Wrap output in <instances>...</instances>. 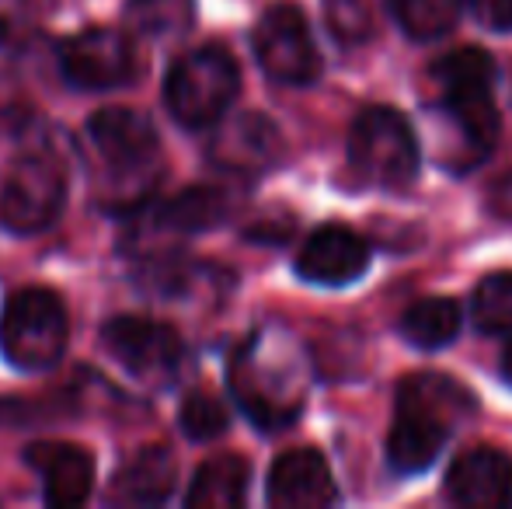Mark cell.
<instances>
[{
  "instance_id": "30bf717a",
  "label": "cell",
  "mask_w": 512,
  "mask_h": 509,
  "mask_svg": "<svg viewBox=\"0 0 512 509\" xmlns=\"http://www.w3.org/2000/svg\"><path fill=\"white\" fill-rule=\"evenodd\" d=\"M105 349L129 370L133 377L143 381H161L171 377L182 363V339L171 325L150 318H133V314H122L112 318L102 328Z\"/></svg>"
},
{
  "instance_id": "7402d4cb",
  "label": "cell",
  "mask_w": 512,
  "mask_h": 509,
  "mask_svg": "<svg viewBox=\"0 0 512 509\" xmlns=\"http://www.w3.org/2000/svg\"><path fill=\"white\" fill-rule=\"evenodd\" d=\"M387 7L411 39H439L460 14V0H387Z\"/></svg>"
},
{
  "instance_id": "7a4b0ae2",
  "label": "cell",
  "mask_w": 512,
  "mask_h": 509,
  "mask_svg": "<svg viewBox=\"0 0 512 509\" xmlns=\"http://www.w3.org/2000/svg\"><path fill=\"white\" fill-rule=\"evenodd\" d=\"M230 387L237 405L255 426L283 429L304 408L307 370L293 339L279 332H258L234 356Z\"/></svg>"
},
{
  "instance_id": "6da1fadb",
  "label": "cell",
  "mask_w": 512,
  "mask_h": 509,
  "mask_svg": "<svg viewBox=\"0 0 512 509\" xmlns=\"http://www.w3.org/2000/svg\"><path fill=\"white\" fill-rule=\"evenodd\" d=\"M439 88V112L450 129V168H471L485 161L499 136L492 84L495 60L485 49H453L432 67Z\"/></svg>"
},
{
  "instance_id": "603a6c76",
  "label": "cell",
  "mask_w": 512,
  "mask_h": 509,
  "mask_svg": "<svg viewBox=\"0 0 512 509\" xmlns=\"http://www.w3.org/2000/svg\"><path fill=\"white\" fill-rule=\"evenodd\" d=\"M471 318L485 335H512V272H492L478 283Z\"/></svg>"
},
{
  "instance_id": "ac0fdd59",
  "label": "cell",
  "mask_w": 512,
  "mask_h": 509,
  "mask_svg": "<svg viewBox=\"0 0 512 509\" xmlns=\"http://www.w3.org/2000/svg\"><path fill=\"white\" fill-rule=\"evenodd\" d=\"M251 468L244 457L237 454H220L213 461H206L192 478V489L185 496V506L192 509H234L244 503L248 492Z\"/></svg>"
},
{
  "instance_id": "ba28073f",
  "label": "cell",
  "mask_w": 512,
  "mask_h": 509,
  "mask_svg": "<svg viewBox=\"0 0 512 509\" xmlns=\"http://www.w3.org/2000/svg\"><path fill=\"white\" fill-rule=\"evenodd\" d=\"M251 46L262 70L279 84H310L321 74L314 35L297 4H272L258 18Z\"/></svg>"
},
{
  "instance_id": "4316f807",
  "label": "cell",
  "mask_w": 512,
  "mask_h": 509,
  "mask_svg": "<svg viewBox=\"0 0 512 509\" xmlns=\"http://www.w3.org/2000/svg\"><path fill=\"white\" fill-rule=\"evenodd\" d=\"M492 206L499 213H506V217H512V175L499 185V189H495V203Z\"/></svg>"
},
{
  "instance_id": "484cf974",
  "label": "cell",
  "mask_w": 512,
  "mask_h": 509,
  "mask_svg": "<svg viewBox=\"0 0 512 509\" xmlns=\"http://www.w3.org/2000/svg\"><path fill=\"white\" fill-rule=\"evenodd\" d=\"M467 7L485 28H495V32L512 28V0H467Z\"/></svg>"
},
{
  "instance_id": "8fae6325",
  "label": "cell",
  "mask_w": 512,
  "mask_h": 509,
  "mask_svg": "<svg viewBox=\"0 0 512 509\" xmlns=\"http://www.w3.org/2000/svg\"><path fill=\"white\" fill-rule=\"evenodd\" d=\"M366 265H370L366 241L342 224L317 227L297 255L300 279H307L314 286H345L363 276Z\"/></svg>"
},
{
  "instance_id": "7c38bea8",
  "label": "cell",
  "mask_w": 512,
  "mask_h": 509,
  "mask_svg": "<svg viewBox=\"0 0 512 509\" xmlns=\"http://www.w3.org/2000/svg\"><path fill=\"white\" fill-rule=\"evenodd\" d=\"M25 461L42 475V492L49 506H81L95 485V457L77 443L42 440L25 450Z\"/></svg>"
},
{
  "instance_id": "9a60e30c",
  "label": "cell",
  "mask_w": 512,
  "mask_h": 509,
  "mask_svg": "<svg viewBox=\"0 0 512 509\" xmlns=\"http://www.w3.org/2000/svg\"><path fill=\"white\" fill-rule=\"evenodd\" d=\"M335 499V478L317 450H290L272 464L269 503L276 509H324Z\"/></svg>"
},
{
  "instance_id": "ffe728a7",
  "label": "cell",
  "mask_w": 512,
  "mask_h": 509,
  "mask_svg": "<svg viewBox=\"0 0 512 509\" xmlns=\"http://www.w3.org/2000/svg\"><path fill=\"white\" fill-rule=\"evenodd\" d=\"M460 332V307L446 297H422L401 314V335L418 349H443Z\"/></svg>"
},
{
  "instance_id": "9c48e42d",
  "label": "cell",
  "mask_w": 512,
  "mask_h": 509,
  "mask_svg": "<svg viewBox=\"0 0 512 509\" xmlns=\"http://www.w3.org/2000/svg\"><path fill=\"white\" fill-rule=\"evenodd\" d=\"M60 70L74 88L115 91L140 74V60L126 32L115 28H84L60 46Z\"/></svg>"
},
{
  "instance_id": "5bb4252c",
  "label": "cell",
  "mask_w": 512,
  "mask_h": 509,
  "mask_svg": "<svg viewBox=\"0 0 512 509\" xmlns=\"http://www.w3.org/2000/svg\"><path fill=\"white\" fill-rule=\"evenodd\" d=\"M279 150H283L279 129L255 112H244V116L223 123L209 143L213 164H220L223 171H234V175H258V171L272 168Z\"/></svg>"
},
{
  "instance_id": "44dd1931",
  "label": "cell",
  "mask_w": 512,
  "mask_h": 509,
  "mask_svg": "<svg viewBox=\"0 0 512 509\" xmlns=\"http://www.w3.org/2000/svg\"><path fill=\"white\" fill-rule=\"evenodd\" d=\"M126 21L147 39H178L196 25V0H129Z\"/></svg>"
},
{
  "instance_id": "e0dca14e",
  "label": "cell",
  "mask_w": 512,
  "mask_h": 509,
  "mask_svg": "<svg viewBox=\"0 0 512 509\" xmlns=\"http://www.w3.org/2000/svg\"><path fill=\"white\" fill-rule=\"evenodd\" d=\"M175 457L168 454V447H143L129 457L119 468V475L112 478V499L126 506H157L168 503V496L175 492Z\"/></svg>"
},
{
  "instance_id": "4fadbf2b",
  "label": "cell",
  "mask_w": 512,
  "mask_h": 509,
  "mask_svg": "<svg viewBox=\"0 0 512 509\" xmlns=\"http://www.w3.org/2000/svg\"><path fill=\"white\" fill-rule=\"evenodd\" d=\"M446 492L467 509H506L512 506V457L492 447L464 454L446 475Z\"/></svg>"
},
{
  "instance_id": "d6986e66",
  "label": "cell",
  "mask_w": 512,
  "mask_h": 509,
  "mask_svg": "<svg viewBox=\"0 0 512 509\" xmlns=\"http://www.w3.org/2000/svg\"><path fill=\"white\" fill-rule=\"evenodd\" d=\"M227 196L220 189L209 185H192V189L178 192L171 203H164L157 210V227L161 231H178V234H199L213 231L216 224L227 220Z\"/></svg>"
},
{
  "instance_id": "f1b7e54d",
  "label": "cell",
  "mask_w": 512,
  "mask_h": 509,
  "mask_svg": "<svg viewBox=\"0 0 512 509\" xmlns=\"http://www.w3.org/2000/svg\"><path fill=\"white\" fill-rule=\"evenodd\" d=\"M0 35H4V25H0Z\"/></svg>"
},
{
  "instance_id": "d4e9b609",
  "label": "cell",
  "mask_w": 512,
  "mask_h": 509,
  "mask_svg": "<svg viewBox=\"0 0 512 509\" xmlns=\"http://www.w3.org/2000/svg\"><path fill=\"white\" fill-rule=\"evenodd\" d=\"M178 422H182V433L189 436V440H216V436L227 429L230 415L216 394L192 391V394H185Z\"/></svg>"
},
{
  "instance_id": "83f0119b",
  "label": "cell",
  "mask_w": 512,
  "mask_h": 509,
  "mask_svg": "<svg viewBox=\"0 0 512 509\" xmlns=\"http://www.w3.org/2000/svg\"><path fill=\"white\" fill-rule=\"evenodd\" d=\"M502 374H506V381L512 384V342H509L506 356H502Z\"/></svg>"
},
{
  "instance_id": "3957f363",
  "label": "cell",
  "mask_w": 512,
  "mask_h": 509,
  "mask_svg": "<svg viewBox=\"0 0 512 509\" xmlns=\"http://www.w3.org/2000/svg\"><path fill=\"white\" fill-rule=\"evenodd\" d=\"M88 136L95 143L108 171V199L112 203L136 206L147 199L157 185V164H161V140L147 116L136 109H102L91 116Z\"/></svg>"
},
{
  "instance_id": "cb8c5ba5",
  "label": "cell",
  "mask_w": 512,
  "mask_h": 509,
  "mask_svg": "<svg viewBox=\"0 0 512 509\" xmlns=\"http://www.w3.org/2000/svg\"><path fill=\"white\" fill-rule=\"evenodd\" d=\"M324 25L342 46H363L373 35L370 0H324Z\"/></svg>"
},
{
  "instance_id": "8992f818",
  "label": "cell",
  "mask_w": 512,
  "mask_h": 509,
  "mask_svg": "<svg viewBox=\"0 0 512 509\" xmlns=\"http://www.w3.org/2000/svg\"><path fill=\"white\" fill-rule=\"evenodd\" d=\"M349 161L359 178L380 189H405L418 171V140L408 119L387 105H373L352 123Z\"/></svg>"
},
{
  "instance_id": "52a82bcc",
  "label": "cell",
  "mask_w": 512,
  "mask_h": 509,
  "mask_svg": "<svg viewBox=\"0 0 512 509\" xmlns=\"http://www.w3.org/2000/svg\"><path fill=\"white\" fill-rule=\"evenodd\" d=\"M67 199L63 168L46 154H25L0 182V227L11 234H42L56 224Z\"/></svg>"
},
{
  "instance_id": "277c9868",
  "label": "cell",
  "mask_w": 512,
  "mask_h": 509,
  "mask_svg": "<svg viewBox=\"0 0 512 509\" xmlns=\"http://www.w3.org/2000/svg\"><path fill=\"white\" fill-rule=\"evenodd\" d=\"M67 307L53 290L25 286L7 297L0 311V353L21 374L53 370L67 353Z\"/></svg>"
},
{
  "instance_id": "5b68a950",
  "label": "cell",
  "mask_w": 512,
  "mask_h": 509,
  "mask_svg": "<svg viewBox=\"0 0 512 509\" xmlns=\"http://www.w3.org/2000/svg\"><path fill=\"white\" fill-rule=\"evenodd\" d=\"M241 91V74L227 49L203 46L185 53L164 81V102L185 129L216 126Z\"/></svg>"
},
{
  "instance_id": "2e32d148",
  "label": "cell",
  "mask_w": 512,
  "mask_h": 509,
  "mask_svg": "<svg viewBox=\"0 0 512 509\" xmlns=\"http://www.w3.org/2000/svg\"><path fill=\"white\" fill-rule=\"evenodd\" d=\"M453 429L443 419L429 412H418V408L398 405V419L387 436V461L401 471V475H415L425 471L439 457L443 443L450 440Z\"/></svg>"
}]
</instances>
